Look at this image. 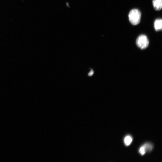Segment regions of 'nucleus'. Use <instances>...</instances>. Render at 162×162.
Returning <instances> with one entry per match:
<instances>
[{
  "label": "nucleus",
  "instance_id": "obj_3",
  "mask_svg": "<svg viewBox=\"0 0 162 162\" xmlns=\"http://www.w3.org/2000/svg\"><path fill=\"white\" fill-rule=\"evenodd\" d=\"M153 5L154 9L160 10L162 7V0H153Z\"/></svg>",
  "mask_w": 162,
  "mask_h": 162
},
{
  "label": "nucleus",
  "instance_id": "obj_7",
  "mask_svg": "<svg viewBox=\"0 0 162 162\" xmlns=\"http://www.w3.org/2000/svg\"><path fill=\"white\" fill-rule=\"evenodd\" d=\"M139 152L140 154L142 155H143L145 154L146 152V151L143 145L140 147L139 149Z\"/></svg>",
  "mask_w": 162,
  "mask_h": 162
},
{
  "label": "nucleus",
  "instance_id": "obj_1",
  "mask_svg": "<svg viewBox=\"0 0 162 162\" xmlns=\"http://www.w3.org/2000/svg\"><path fill=\"white\" fill-rule=\"evenodd\" d=\"M128 17L130 22L132 25H138L140 22L141 20V12L137 9H133L129 12Z\"/></svg>",
  "mask_w": 162,
  "mask_h": 162
},
{
  "label": "nucleus",
  "instance_id": "obj_2",
  "mask_svg": "<svg viewBox=\"0 0 162 162\" xmlns=\"http://www.w3.org/2000/svg\"><path fill=\"white\" fill-rule=\"evenodd\" d=\"M136 43L139 47L141 49H144L148 46L149 41L146 35L142 34L140 35L137 38Z\"/></svg>",
  "mask_w": 162,
  "mask_h": 162
},
{
  "label": "nucleus",
  "instance_id": "obj_6",
  "mask_svg": "<svg viewBox=\"0 0 162 162\" xmlns=\"http://www.w3.org/2000/svg\"><path fill=\"white\" fill-rule=\"evenodd\" d=\"M145 148L146 152H150L152 150L153 148V146L152 144L150 143H146L144 145Z\"/></svg>",
  "mask_w": 162,
  "mask_h": 162
},
{
  "label": "nucleus",
  "instance_id": "obj_8",
  "mask_svg": "<svg viewBox=\"0 0 162 162\" xmlns=\"http://www.w3.org/2000/svg\"><path fill=\"white\" fill-rule=\"evenodd\" d=\"M94 72L93 70H91L89 72L88 75L89 76H92L94 74Z\"/></svg>",
  "mask_w": 162,
  "mask_h": 162
},
{
  "label": "nucleus",
  "instance_id": "obj_5",
  "mask_svg": "<svg viewBox=\"0 0 162 162\" xmlns=\"http://www.w3.org/2000/svg\"><path fill=\"white\" fill-rule=\"evenodd\" d=\"M133 140L132 137L129 135L125 136L124 139V143L125 145L128 146L130 145Z\"/></svg>",
  "mask_w": 162,
  "mask_h": 162
},
{
  "label": "nucleus",
  "instance_id": "obj_4",
  "mask_svg": "<svg viewBox=\"0 0 162 162\" xmlns=\"http://www.w3.org/2000/svg\"><path fill=\"white\" fill-rule=\"evenodd\" d=\"M154 26L156 31L161 30L162 28V20L160 19L156 20L154 23Z\"/></svg>",
  "mask_w": 162,
  "mask_h": 162
}]
</instances>
